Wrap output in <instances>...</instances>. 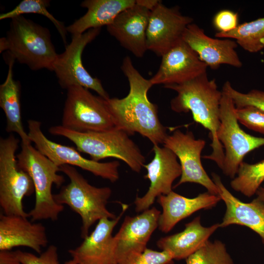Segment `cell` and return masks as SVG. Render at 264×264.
Listing matches in <instances>:
<instances>
[{
	"mask_svg": "<svg viewBox=\"0 0 264 264\" xmlns=\"http://www.w3.org/2000/svg\"><path fill=\"white\" fill-rule=\"evenodd\" d=\"M121 68L129 81L128 94L121 99H104L115 127L129 135L138 133L154 145L163 144L168 135L166 128L160 121L156 105L148 97L153 85L134 67L129 56L124 58Z\"/></svg>",
	"mask_w": 264,
	"mask_h": 264,
	"instance_id": "6da1fadb",
	"label": "cell"
},
{
	"mask_svg": "<svg viewBox=\"0 0 264 264\" xmlns=\"http://www.w3.org/2000/svg\"><path fill=\"white\" fill-rule=\"evenodd\" d=\"M164 87L177 93L170 103L174 111L177 113L191 111L194 121L209 131L212 152L203 157L214 161L222 169L224 150L217 135L220 123L222 91L218 89L216 80H210L205 73L186 83L166 85Z\"/></svg>",
	"mask_w": 264,
	"mask_h": 264,
	"instance_id": "7a4b0ae2",
	"label": "cell"
},
{
	"mask_svg": "<svg viewBox=\"0 0 264 264\" xmlns=\"http://www.w3.org/2000/svg\"><path fill=\"white\" fill-rule=\"evenodd\" d=\"M6 51L5 60L12 59L33 70L52 71L58 54L49 30L23 15L11 19L5 37L0 39V53Z\"/></svg>",
	"mask_w": 264,
	"mask_h": 264,
	"instance_id": "3957f363",
	"label": "cell"
},
{
	"mask_svg": "<svg viewBox=\"0 0 264 264\" xmlns=\"http://www.w3.org/2000/svg\"><path fill=\"white\" fill-rule=\"evenodd\" d=\"M49 132L66 137L74 143L79 152L89 154L94 161L114 157L136 173L140 172L145 165V157L138 146L126 132L116 127L102 132H78L58 125L51 127Z\"/></svg>",
	"mask_w": 264,
	"mask_h": 264,
	"instance_id": "277c9868",
	"label": "cell"
},
{
	"mask_svg": "<svg viewBox=\"0 0 264 264\" xmlns=\"http://www.w3.org/2000/svg\"><path fill=\"white\" fill-rule=\"evenodd\" d=\"M21 152L16 156L18 165L30 176L35 188V203L29 217L33 221L57 220L64 206L55 201L51 189L53 184L60 187L65 181L64 176L58 174L60 167L31 144L21 143Z\"/></svg>",
	"mask_w": 264,
	"mask_h": 264,
	"instance_id": "5b68a950",
	"label": "cell"
},
{
	"mask_svg": "<svg viewBox=\"0 0 264 264\" xmlns=\"http://www.w3.org/2000/svg\"><path fill=\"white\" fill-rule=\"evenodd\" d=\"M70 182L53 195L58 204L68 205L77 213L82 221L81 237L88 235L90 227L103 218L114 219L116 216L107 208L112 191L109 187H97L90 184L76 168L69 165L60 167Z\"/></svg>",
	"mask_w": 264,
	"mask_h": 264,
	"instance_id": "8992f818",
	"label": "cell"
},
{
	"mask_svg": "<svg viewBox=\"0 0 264 264\" xmlns=\"http://www.w3.org/2000/svg\"><path fill=\"white\" fill-rule=\"evenodd\" d=\"M19 142L13 134L0 139V206L5 215L27 218L22 200L35 188L30 176L18 165L15 153Z\"/></svg>",
	"mask_w": 264,
	"mask_h": 264,
	"instance_id": "52a82bcc",
	"label": "cell"
},
{
	"mask_svg": "<svg viewBox=\"0 0 264 264\" xmlns=\"http://www.w3.org/2000/svg\"><path fill=\"white\" fill-rule=\"evenodd\" d=\"M61 125L78 132H102L115 127L104 99L78 86L67 89Z\"/></svg>",
	"mask_w": 264,
	"mask_h": 264,
	"instance_id": "ba28073f",
	"label": "cell"
},
{
	"mask_svg": "<svg viewBox=\"0 0 264 264\" xmlns=\"http://www.w3.org/2000/svg\"><path fill=\"white\" fill-rule=\"evenodd\" d=\"M221 91L220 123L217 134L218 140L224 150L221 170L225 176L233 179L244 157L248 153L264 145V137L248 134L240 127L232 98L225 92Z\"/></svg>",
	"mask_w": 264,
	"mask_h": 264,
	"instance_id": "9c48e42d",
	"label": "cell"
},
{
	"mask_svg": "<svg viewBox=\"0 0 264 264\" xmlns=\"http://www.w3.org/2000/svg\"><path fill=\"white\" fill-rule=\"evenodd\" d=\"M101 28L89 29L85 33L72 36L71 42L58 57L52 71L62 88L66 90L73 86H81L96 92L104 99L110 98L99 79L93 77L84 67L82 55L85 47L100 34Z\"/></svg>",
	"mask_w": 264,
	"mask_h": 264,
	"instance_id": "30bf717a",
	"label": "cell"
},
{
	"mask_svg": "<svg viewBox=\"0 0 264 264\" xmlns=\"http://www.w3.org/2000/svg\"><path fill=\"white\" fill-rule=\"evenodd\" d=\"M27 123L28 135L35 148L58 166H77L112 183L119 179L120 163L118 161L102 163L87 159L74 148L48 139L43 133L39 121L30 119Z\"/></svg>",
	"mask_w": 264,
	"mask_h": 264,
	"instance_id": "8fae6325",
	"label": "cell"
},
{
	"mask_svg": "<svg viewBox=\"0 0 264 264\" xmlns=\"http://www.w3.org/2000/svg\"><path fill=\"white\" fill-rule=\"evenodd\" d=\"M205 144L203 139H196L191 131L183 132L176 130L167 136L163 145L176 155L181 168L180 178L175 187L187 182L195 183L204 187L207 192L218 195L216 185L201 161V153Z\"/></svg>",
	"mask_w": 264,
	"mask_h": 264,
	"instance_id": "7c38bea8",
	"label": "cell"
},
{
	"mask_svg": "<svg viewBox=\"0 0 264 264\" xmlns=\"http://www.w3.org/2000/svg\"><path fill=\"white\" fill-rule=\"evenodd\" d=\"M193 21L178 6L168 7L160 1L151 11L146 32L147 50L162 57L182 39L186 28Z\"/></svg>",
	"mask_w": 264,
	"mask_h": 264,
	"instance_id": "4fadbf2b",
	"label": "cell"
},
{
	"mask_svg": "<svg viewBox=\"0 0 264 264\" xmlns=\"http://www.w3.org/2000/svg\"><path fill=\"white\" fill-rule=\"evenodd\" d=\"M154 156L144 167L147 173L145 178L150 181L147 193L142 197L136 196L134 201L137 212L149 209L156 198L172 191L174 181L181 175V168L176 155L169 149L154 145Z\"/></svg>",
	"mask_w": 264,
	"mask_h": 264,
	"instance_id": "5bb4252c",
	"label": "cell"
},
{
	"mask_svg": "<svg viewBox=\"0 0 264 264\" xmlns=\"http://www.w3.org/2000/svg\"><path fill=\"white\" fill-rule=\"evenodd\" d=\"M161 57L157 71L150 79L153 85L181 84L207 73L208 66L182 39Z\"/></svg>",
	"mask_w": 264,
	"mask_h": 264,
	"instance_id": "9a60e30c",
	"label": "cell"
},
{
	"mask_svg": "<svg viewBox=\"0 0 264 264\" xmlns=\"http://www.w3.org/2000/svg\"><path fill=\"white\" fill-rule=\"evenodd\" d=\"M120 214L114 219L103 218L82 243L68 252L79 264H117L116 247L112 236L118 223L129 206L122 203Z\"/></svg>",
	"mask_w": 264,
	"mask_h": 264,
	"instance_id": "2e32d148",
	"label": "cell"
},
{
	"mask_svg": "<svg viewBox=\"0 0 264 264\" xmlns=\"http://www.w3.org/2000/svg\"><path fill=\"white\" fill-rule=\"evenodd\" d=\"M182 40L195 52L199 59L212 69L219 68L221 65L237 68L242 66L236 50L238 45L236 41L211 38L194 23L187 26Z\"/></svg>",
	"mask_w": 264,
	"mask_h": 264,
	"instance_id": "e0dca14e",
	"label": "cell"
},
{
	"mask_svg": "<svg viewBox=\"0 0 264 264\" xmlns=\"http://www.w3.org/2000/svg\"><path fill=\"white\" fill-rule=\"evenodd\" d=\"M161 213L156 208L152 207L136 216L125 217L113 236L118 263L144 251L152 235L158 227Z\"/></svg>",
	"mask_w": 264,
	"mask_h": 264,
	"instance_id": "ac0fdd59",
	"label": "cell"
},
{
	"mask_svg": "<svg viewBox=\"0 0 264 264\" xmlns=\"http://www.w3.org/2000/svg\"><path fill=\"white\" fill-rule=\"evenodd\" d=\"M151 10L136 2L120 13L107 31L125 48L138 58L147 50L146 32Z\"/></svg>",
	"mask_w": 264,
	"mask_h": 264,
	"instance_id": "d6986e66",
	"label": "cell"
},
{
	"mask_svg": "<svg viewBox=\"0 0 264 264\" xmlns=\"http://www.w3.org/2000/svg\"><path fill=\"white\" fill-rule=\"evenodd\" d=\"M212 176L218 188V195L226 206L220 227L232 224L245 226L258 234L264 245V202L258 197L250 202H243L229 191L218 175L213 173Z\"/></svg>",
	"mask_w": 264,
	"mask_h": 264,
	"instance_id": "ffe728a7",
	"label": "cell"
},
{
	"mask_svg": "<svg viewBox=\"0 0 264 264\" xmlns=\"http://www.w3.org/2000/svg\"><path fill=\"white\" fill-rule=\"evenodd\" d=\"M47 243L46 229L43 224L31 222L22 216L0 215V251L24 246L41 254Z\"/></svg>",
	"mask_w": 264,
	"mask_h": 264,
	"instance_id": "44dd1931",
	"label": "cell"
},
{
	"mask_svg": "<svg viewBox=\"0 0 264 264\" xmlns=\"http://www.w3.org/2000/svg\"><path fill=\"white\" fill-rule=\"evenodd\" d=\"M157 198L162 208L158 228L164 233L170 232L181 220L200 209H210L221 200L219 195L208 192L188 198L173 191L167 195H160Z\"/></svg>",
	"mask_w": 264,
	"mask_h": 264,
	"instance_id": "7402d4cb",
	"label": "cell"
},
{
	"mask_svg": "<svg viewBox=\"0 0 264 264\" xmlns=\"http://www.w3.org/2000/svg\"><path fill=\"white\" fill-rule=\"evenodd\" d=\"M185 226L182 231L161 238L157 242V247L169 252L175 260L186 259L203 246L220 227V223L204 227L201 225L198 216Z\"/></svg>",
	"mask_w": 264,
	"mask_h": 264,
	"instance_id": "603a6c76",
	"label": "cell"
},
{
	"mask_svg": "<svg viewBox=\"0 0 264 264\" xmlns=\"http://www.w3.org/2000/svg\"><path fill=\"white\" fill-rule=\"evenodd\" d=\"M135 0H86L81 6L87 9L86 13L66 27L72 36L110 25L125 9L133 6Z\"/></svg>",
	"mask_w": 264,
	"mask_h": 264,
	"instance_id": "cb8c5ba5",
	"label": "cell"
},
{
	"mask_svg": "<svg viewBox=\"0 0 264 264\" xmlns=\"http://www.w3.org/2000/svg\"><path fill=\"white\" fill-rule=\"evenodd\" d=\"M8 70L5 81L0 85V107L3 110L6 120L5 130L7 132H16L25 144H31L28 133L24 130L21 110V84L13 77V68L15 61L6 60Z\"/></svg>",
	"mask_w": 264,
	"mask_h": 264,
	"instance_id": "d4e9b609",
	"label": "cell"
},
{
	"mask_svg": "<svg viewBox=\"0 0 264 264\" xmlns=\"http://www.w3.org/2000/svg\"><path fill=\"white\" fill-rule=\"evenodd\" d=\"M215 37L233 39L244 50L256 53L264 48V17L239 24L234 30L217 32Z\"/></svg>",
	"mask_w": 264,
	"mask_h": 264,
	"instance_id": "484cf974",
	"label": "cell"
},
{
	"mask_svg": "<svg viewBox=\"0 0 264 264\" xmlns=\"http://www.w3.org/2000/svg\"><path fill=\"white\" fill-rule=\"evenodd\" d=\"M237 175L230 182L231 188L245 196L252 197L264 181V159L254 164L243 161Z\"/></svg>",
	"mask_w": 264,
	"mask_h": 264,
	"instance_id": "4316f807",
	"label": "cell"
},
{
	"mask_svg": "<svg viewBox=\"0 0 264 264\" xmlns=\"http://www.w3.org/2000/svg\"><path fill=\"white\" fill-rule=\"evenodd\" d=\"M50 2L46 0H23L20 2L12 10L0 15V20L12 19L22 16L24 14H38L48 19L54 25L61 37L66 46V27L64 23L56 19L49 11L47 8Z\"/></svg>",
	"mask_w": 264,
	"mask_h": 264,
	"instance_id": "83f0119b",
	"label": "cell"
},
{
	"mask_svg": "<svg viewBox=\"0 0 264 264\" xmlns=\"http://www.w3.org/2000/svg\"><path fill=\"white\" fill-rule=\"evenodd\" d=\"M186 264H234L224 243L219 240L208 241L186 259Z\"/></svg>",
	"mask_w": 264,
	"mask_h": 264,
	"instance_id": "f1b7e54d",
	"label": "cell"
},
{
	"mask_svg": "<svg viewBox=\"0 0 264 264\" xmlns=\"http://www.w3.org/2000/svg\"><path fill=\"white\" fill-rule=\"evenodd\" d=\"M222 90L231 97L236 108L251 106L264 111V91L252 89L247 93H242L234 88L229 81L225 82Z\"/></svg>",
	"mask_w": 264,
	"mask_h": 264,
	"instance_id": "f546056e",
	"label": "cell"
},
{
	"mask_svg": "<svg viewBox=\"0 0 264 264\" xmlns=\"http://www.w3.org/2000/svg\"><path fill=\"white\" fill-rule=\"evenodd\" d=\"M238 122L248 129L264 134V111L251 106L236 108Z\"/></svg>",
	"mask_w": 264,
	"mask_h": 264,
	"instance_id": "4dcf8cb0",
	"label": "cell"
},
{
	"mask_svg": "<svg viewBox=\"0 0 264 264\" xmlns=\"http://www.w3.org/2000/svg\"><path fill=\"white\" fill-rule=\"evenodd\" d=\"M173 257L167 251H158L147 248L141 254L125 258L118 264H172Z\"/></svg>",
	"mask_w": 264,
	"mask_h": 264,
	"instance_id": "1f68e13d",
	"label": "cell"
},
{
	"mask_svg": "<svg viewBox=\"0 0 264 264\" xmlns=\"http://www.w3.org/2000/svg\"><path fill=\"white\" fill-rule=\"evenodd\" d=\"M21 264H59L58 248L50 245L39 256L18 250L14 251Z\"/></svg>",
	"mask_w": 264,
	"mask_h": 264,
	"instance_id": "d6a6232c",
	"label": "cell"
},
{
	"mask_svg": "<svg viewBox=\"0 0 264 264\" xmlns=\"http://www.w3.org/2000/svg\"><path fill=\"white\" fill-rule=\"evenodd\" d=\"M239 14L229 9L219 11L214 16L213 24L218 32L227 33L239 25Z\"/></svg>",
	"mask_w": 264,
	"mask_h": 264,
	"instance_id": "836d02e7",
	"label": "cell"
},
{
	"mask_svg": "<svg viewBox=\"0 0 264 264\" xmlns=\"http://www.w3.org/2000/svg\"><path fill=\"white\" fill-rule=\"evenodd\" d=\"M0 264H21L14 251H0Z\"/></svg>",
	"mask_w": 264,
	"mask_h": 264,
	"instance_id": "e575fe53",
	"label": "cell"
},
{
	"mask_svg": "<svg viewBox=\"0 0 264 264\" xmlns=\"http://www.w3.org/2000/svg\"><path fill=\"white\" fill-rule=\"evenodd\" d=\"M160 2L159 0H136V2L142 5L146 8L149 9L151 11Z\"/></svg>",
	"mask_w": 264,
	"mask_h": 264,
	"instance_id": "d590c367",
	"label": "cell"
},
{
	"mask_svg": "<svg viewBox=\"0 0 264 264\" xmlns=\"http://www.w3.org/2000/svg\"><path fill=\"white\" fill-rule=\"evenodd\" d=\"M257 197L264 202V186H261L256 193Z\"/></svg>",
	"mask_w": 264,
	"mask_h": 264,
	"instance_id": "8d00e7d4",
	"label": "cell"
},
{
	"mask_svg": "<svg viewBox=\"0 0 264 264\" xmlns=\"http://www.w3.org/2000/svg\"><path fill=\"white\" fill-rule=\"evenodd\" d=\"M65 264H79L75 261L72 259L65 263Z\"/></svg>",
	"mask_w": 264,
	"mask_h": 264,
	"instance_id": "74e56055",
	"label": "cell"
}]
</instances>
